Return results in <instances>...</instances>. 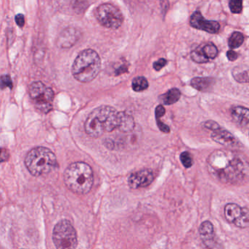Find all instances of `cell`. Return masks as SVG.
<instances>
[{
	"label": "cell",
	"mask_w": 249,
	"mask_h": 249,
	"mask_svg": "<svg viewBox=\"0 0 249 249\" xmlns=\"http://www.w3.org/2000/svg\"><path fill=\"white\" fill-rule=\"evenodd\" d=\"M207 167L213 178L225 184H242L249 178L247 159L234 151L229 150L213 151L207 160Z\"/></svg>",
	"instance_id": "1"
},
{
	"label": "cell",
	"mask_w": 249,
	"mask_h": 249,
	"mask_svg": "<svg viewBox=\"0 0 249 249\" xmlns=\"http://www.w3.org/2000/svg\"><path fill=\"white\" fill-rule=\"evenodd\" d=\"M135 121L125 112H119L114 107L103 106L94 109L85 123V131L92 138L101 137L105 132H111L119 128L129 132L134 129Z\"/></svg>",
	"instance_id": "2"
},
{
	"label": "cell",
	"mask_w": 249,
	"mask_h": 249,
	"mask_svg": "<svg viewBox=\"0 0 249 249\" xmlns=\"http://www.w3.org/2000/svg\"><path fill=\"white\" fill-rule=\"evenodd\" d=\"M67 187L77 195H86L91 191L94 183L92 169L87 163L78 161L70 164L64 173Z\"/></svg>",
	"instance_id": "3"
},
{
	"label": "cell",
	"mask_w": 249,
	"mask_h": 249,
	"mask_svg": "<svg viewBox=\"0 0 249 249\" xmlns=\"http://www.w3.org/2000/svg\"><path fill=\"white\" fill-rule=\"evenodd\" d=\"M101 59L95 51L86 49L77 56L72 68L74 78L81 83L92 81L100 73Z\"/></svg>",
	"instance_id": "4"
},
{
	"label": "cell",
	"mask_w": 249,
	"mask_h": 249,
	"mask_svg": "<svg viewBox=\"0 0 249 249\" xmlns=\"http://www.w3.org/2000/svg\"><path fill=\"white\" fill-rule=\"evenodd\" d=\"M25 165L33 176L39 177L48 174L57 164L55 154L46 147H37L27 154Z\"/></svg>",
	"instance_id": "5"
},
{
	"label": "cell",
	"mask_w": 249,
	"mask_h": 249,
	"mask_svg": "<svg viewBox=\"0 0 249 249\" xmlns=\"http://www.w3.org/2000/svg\"><path fill=\"white\" fill-rule=\"evenodd\" d=\"M53 240L57 249H75L78 245L77 233L68 220H62L55 226Z\"/></svg>",
	"instance_id": "6"
},
{
	"label": "cell",
	"mask_w": 249,
	"mask_h": 249,
	"mask_svg": "<svg viewBox=\"0 0 249 249\" xmlns=\"http://www.w3.org/2000/svg\"><path fill=\"white\" fill-rule=\"evenodd\" d=\"M30 98L36 108L43 113H48L53 109L54 92L40 81L33 83L29 89Z\"/></svg>",
	"instance_id": "7"
},
{
	"label": "cell",
	"mask_w": 249,
	"mask_h": 249,
	"mask_svg": "<svg viewBox=\"0 0 249 249\" xmlns=\"http://www.w3.org/2000/svg\"><path fill=\"white\" fill-rule=\"evenodd\" d=\"M95 17L103 27L111 30H117L124 21L123 15L119 8L112 4L105 3L96 9Z\"/></svg>",
	"instance_id": "8"
},
{
	"label": "cell",
	"mask_w": 249,
	"mask_h": 249,
	"mask_svg": "<svg viewBox=\"0 0 249 249\" xmlns=\"http://www.w3.org/2000/svg\"><path fill=\"white\" fill-rule=\"evenodd\" d=\"M249 209L247 207L241 208L234 203H228L224 208V216L230 224H233L239 228L249 227Z\"/></svg>",
	"instance_id": "9"
},
{
	"label": "cell",
	"mask_w": 249,
	"mask_h": 249,
	"mask_svg": "<svg viewBox=\"0 0 249 249\" xmlns=\"http://www.w3.org/2000/svg\"><path fill=\"white\" fill-rule=\"evenodd\" d=\"M218 51L216 46L211 43H202L191 53V59L198 64L207 63L210 59H214L218 56Z\"/></svg>",
	"instance_id": "10"
},
{
	"label": "cell",
	"mask_w": 249,
	"mask_h": 249,
	"mask_svg": "<svg viewBox=\"0 0 249 249\" xmlns=\"http://www.w3.org/2000/svg\"><path fill=\"white\" fill-rule=\"evenodd\" d=\"M155 178L154 172L148 169H143L132 173L128 179V184L131 189H138L148 187Z\"/></svg>",
	"instance_id": "11"
},
{
	"label": "cell",
	"mask_w": 249,
	"mask_h": 249,
	"mask_svg": "<svg viewBox=\"0 0 249 249\" xmlns=\"http://www.w3.org/2000/svg\"><path fill=\"white\" fill-rule=\"evenodd\" d=\"M191 27L202 30L210 34H217L220 30V24L215 21H208L204 18L199 11H195L190 17Z\"/></svg>",
	"instance_id": "12"
},
{
	"label": "cell",
	"mask_w": 249,
	"mask_h": 249,
	"mask_svg": "<svg viewBox=\"0 0 249 249\" xmlns=\"http://www.w3.org/2000/svg\"><path fill=\"white\" fill-rule=\"evenodd\" d=\"M199 234L202 243L208 249H221L214 231L213 225L209 221H205L199 227Z\"/></svg>",
	"instance_id": "13"
},
{
	"label": "cell",
	"mask_w": 249,
	"mask_h": 249,
	"mask_svg": "<svg viewBox=\"0 0 249 249\" xmlns=\"http://www.w3.org/2000/svg\"><path fill=\"white\" fill-rule=\"evenodd\" d=\"M81 33L75 28L64 30L58 37L56 44L62 49H69L73 46L79 40Z\"/></svg>",
	"instance_id": "14"
},
{
	"label": "cell",
	"mask_w": 249,
	"mask_h": 249,
	"mask_svg": "<svg viewBox=\"0 0 249 249\" xmlns=\"http://www.w3.org/2000/svg\"><path fill=\"white\" fill-rule=\"evenodd\" d=\"M211 138L215 142L228 147H236L238 145V141L234 138L232 134L228 131L224 130L221 127L217 128L213 131Z\"/></svg>",
	"instance_id": "15"
},
{
	"label": "cell",
	"mask_w": 249,
	"mask_h": 249,
	"mask_svg": "<svg viewBox=\"0 0 249 249\" xmlns=\"http://www.w3.org/2000/svg\"><path fill=\"white\" fill-rule=\"evenodd\" d=\"M233 121L241 127L246 128L249 123V110L247 107L235 106L230 109Z\"/></svg>",
	"instance_id": "16"
},
{
	"label": "cell",
	"mask_w": 249,
	"mask_h": 249,
	"mask_svg": "<svg viewBox=\"0 0 249 249\" xmlns=\"http://www.w3.org/2000/svg\"><path fill=\"white\" fill-rule=\"evenodd\" d=\"M213 78H195L191 81V86L195 89L200 91H208L214 84Z\"/></svg>",
	"instance_id": "17"
},
{
	"label": "cell",
	"mask_w": 249,
	"mask_h": 249,
	"mask_svg": "<svg viewBox=\"0 0 249 249\" xmlns=\"http://www.w3.org/2000/svg\"><path fill=\"white\" fill-rule=\"evenodd\" d=\"M180 90L173 88L161 96V101L163 104L166 105V106H171V105L177 103L180 100Z\"/></svg>",
	"instance_id": "18"
},
{
	"label": "cell",
	"mask_w": 249,
	"mask_h": 249,
	"mask_svg": "<svg viewBox=\"0 0 249 249\" xmlns=\"http://www.w3.org/2000/svg\"><path fill=\"white\" fill-rule=\"evenodd\" d=\"M244 42V36L241 33L234 32L230 36L228 40L229 47L232 49H237L240 47Z\"/></svg>",
	"instance_id": "19"
},
{
	"label": "cell",
	"mask_w": 249,
	"mask_h": 249,
	"mask_svg": "<svg viewBox=\"0 0 249 249\" xmlns=\"http://www.w3.org/2000/svg\"><path fill=\"white\" fill-rule=\"evenodd\" d=\"M148 87V82L146 78L142 76H138L134 78L132 82V88L136 92H141L147 89Z\"/></svg>",
	"instance_id": "20"
},
{
	"label": "cell",
	"mask_w": 249,
	"mask_h": 249,
	"mask_svg": "<svg viewBox=\"0 0 249 249\" xmlns=\"http://www.w3.org/2000/svg\"><path fill=\"white\" fill-rule=\"evenodd\" d=\"M180 160L183 167L186 168H190L193 165V158L188 151L181 153L180 155Z\"/></svg>",
	"instance_id": "21"
},
{
	"label": "cell",
	"mask_w": 249,
	"mask_h": 249,
	"mask_svg": "<svg viewBox=\"0 0 249 249\" xmlns=\"http://www.w3.org/2000/svg\"><path fill=\"white\" fill-rule=\"evenodd\" d=\"M230 11L232 14H237L241 13L243 10V2L240 0H236V1H230L229 3Z\"/></svg>",
	"instance_id": "22"
},
{
	"label": "cell",
	"mask_w": 249,
	"mask_h": 249,
	"mask_svg": "<svg viewBox=\"0 0 249 249\" xmlns=\"http://www.w3.org/2000/svg\"><path fill=\"white\" fill-rule=\"evenodd\" d=\"M13 88V82L9 75H2L0 77V89Z\"/></svg>",
	"instance_id": "23"
},
{
	"label": "cell",
	"mask_w": 249,
	"mask_h": 249,
	"mask_svg": "<svg viewBox=\"0 0 249 249\" xmlns=\"http://www.w3.org/2000/svg\"><path fill=\"white\" fill-rule=\"evenodd\" d=\"M234 78L239 83L249 82L248 71H245L243 72H240V73L236 74V75H234Z\"/></svg>",
	"instance_id": "24"
},
{
	"label": "cell",
	"mask_w": 249,
	"mask_h": 249,
	"mask_svg": "<svg viewBox=\"0 0 249 249\" xmlns=\"http://www.w3.org/2000/svg\"><path fill=\"white\" fill-rule=\"evenodd\" d=\"M167 61L165 59H160L157 62H154L153 68L155 71H160L167 65Z\"/></svg>",
	"instance_id": "25"
},
{
	"label": "cell",
	"mask_w": 249,
	"mask_h": 249,
	"mask_svg": "<svg viewBox=\"0 0 249 249\" xmlns=\"http://www.w3.org/2000/svg\"><path fill=\"white\" fill-rule=\"evenodd\" d=\"M10 157V154L8 150L5 148H0V162L8 161Z\"/></svg>",
	"instance_id": "26"
},
{
	"label": "cell",
	"mask_w": 249,
	"mask_h": 249,
	"mask_svg": "<svg viewBox=\"0 0 249 249\" xmlns=\"http://www.w3.org/2000/svg\"><path fill=\"white\" fill-rule=\"evenodd\" d=\"M165 114V109L161 105L157 106L155 109L156 117L161 118Z\"/></svg>",
	"instance_id": "27"
},
{
	"label": "cell",
	"mask_w": 249,
	"mask_h": 249,
	"mask_svg": "<svg viewBox=\"0 0 249 249\" xmlns=\"http://www.w3.org/2000/svg\"><path fill=\"white\" fill-rule=\"evenodd\" d=\"M204 126H205L207 129H211V130L212 131H213L214 129H217V128L220 126L216 122H213V121H208V122H205Z\"/></svg>",
	"instance_id": "28"
},
{
	"label": "cell",
	"mask_w": 249,
	"mask_h": 249,
	"mask_svg": "<svg viewBox=\"0 0 249 249\" xmlns=\"http://www.w3.org/2000/svg\"><path fill=\"white\" fill-rule=\"evenodd\" d=\"M16 22H17V25L20 27H23L25 24V19H24V17L23 14H18L16 17Z\"/></svg>",
	"instance_id": "29"
},
{
	"label": "cell",
	"mask_w": 249,
	"mask_h": 249,
	"mask_svg": "<svg viewBox=\"0 0 249 249\" xmlns=\"http://www.w3.org/2000/svg\"><path fill=\"white\" fill-rule=\"evenodd\" d=\"M227 56L229 60L234 62V61H235L236 59H237V57H238V54H237L235 52H234V51L230 50L227 52Z\"/></svg>",
	"instance_id": "30"
},
{
	"label": "cell",
	"mask_w": 249,
	"mask_h": 249,
	"mask_svg": "<svg viewBox=\"0 0 249 249\" xmlns=\"http://www.w3.org/2000/svg\"></svg>",
	"instance_id": "31"
}]
</instances>
